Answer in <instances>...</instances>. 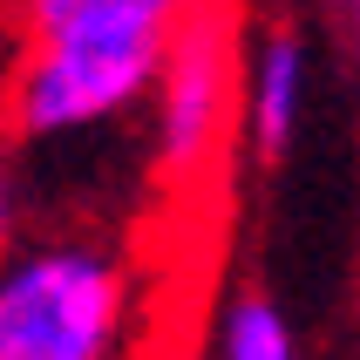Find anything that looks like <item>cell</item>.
I'll list each match as a JSON object with an SVG mask.
<instances>
[{
  "label": "cell",
  "instance_id": "6",
  "mask_svg": "<svg viewBox=\"0 0 360 360\" xmlns=\"http://www.w3.org/2000/svg\"><path fill=\"white\" fill-rule=\"evenodd\" d=\"M20 238V184H14V157L0 143V252Z\"/></svg>",
  "mask_w": 360,
  "mask_h": 360
},
{
  "label": "cell",
  "instance_id": "2",
  "mask_svg": "<svg viewBox=\"0 0 360 360\" xmlns=\"http://www.w3.org/2000/svg\"><path fill=\"white\" fill-rule=\"evenodd\" d=\"M238 68L245 41L231 0H191L163 41L157 82H150V163L163 184L211 177L224 136L238 129Z\"/></svg>",
  "mask_w": 360,
  "mask_h": 360
},
{
  "label": "cell",
  "instance_id": "7",
  "mask_svg": "<svg viewBox=\"0 0 360 360\" xmlns=\"http://www.w3.org/2000/svg\"><path fill=\"white\" fill-rule=\"evenodd\" d=\"M340 20H347V41H354V55H360V0H340Z\"/></svg>",
  "mask_w": 360,
  "mask_h": 360
},
{
  "label": "cell",
  "instance_id": "3",
  "mask_svg": "<svg viewBox=\"0 0 360 360\" xmlns=\"http://www.w3.org/2000/svg\"><path fill=\"white\" fill-rule=\"evenodd\" d=\"M306 96H313V55H306L300 27H265L252 41V61L238 68V116L259 163H279L292 150L306 122Z\"/></svg>",
  "mask_w": 360,
  "mask_h": 360
},
{
  "label": "cell",
  "instance_id": "5",
  "mask_svg": "<svg viewBox=\"0 0 360 360\" xmlns=\"http://www.w3.org/2000/svg\"><path fill=\"white\" fill-rule=\"evenodd\" d=\"M211 347H218L224 360H292V354H300V333H292V320H285L265 292L245 285V292H231V300L218 306V333H211Z\"/></svg>",
  "mask_w": 360,
  "mask_h": 360
},
{
  "label": "cell",
  "instance_id": "4",
  "mask_svg": "<svg viewBox=\"0 0 360 360\" xmlns=\"http://www.w3.org/2000/svg\"><path fill=\"white\" fill-rule=\"evenodd\" d=\"M191 0H20V27H129V34H170Z\"/></svg>",
  "mask_w": 360,
  "mask_h": 360
},
{
  "label": "cell",
  "instance_id": "1",
  "mask_svg": "<svg viewBox=\"0 0 360 360\" xmlns=\"http://www.w3.org/2000/svg\"><path fill=\"white\" fill-rule=\"evenodd\" d=\"M129 347V265L96 238L0 252V360H109Z\"/></svg>",
  "mask_w": 360,
  "mask_h": 360
},
{
  "label": "cell",
  "instance_id": "8",
  "mask_svg": "<svg viewBox=\"0 0 360 360\" xmlns=\"http://www.w3.org/2000/svg\"><path fill=\"white\" fill-rule=\"evenodd\" d=\"M0 7H20V0H0Z\"/></svg>",
  "mask_w": 360,
  "mask_h": 360
}]
</instances>
